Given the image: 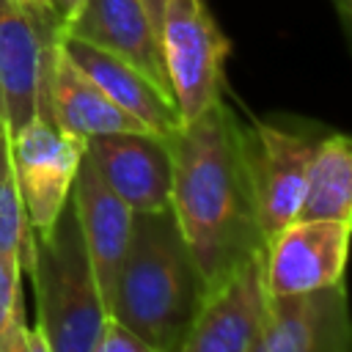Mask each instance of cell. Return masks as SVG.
<instances>
[{
  "instance_id": "6da1fadb",
  "label": "cell",
  "mask_w": 352,
  "mask_h": 352,
  "mask_svg": "<svg viewBox=\"0 0 352 352\" xmlns=\"http://www.w3.org/2000/svg\"><path fill=\"white\" fill-rule=\"evenodd\" d=\"M168 146L170 212L209 292L267 245L248 168L245 124L220 99L170 132Z\"/></svg>"
},
{
  "instance_id": "3957f363",
  "label": "cell",
  "mask_w": 352,
  "mask_h": 352,
  "mask_svg": "<svg viewBox=\"0 0 352 352\" xmlns=\"http://www.w3.org/2000/svg\"><path fill=\"white\" fill-rule=\"evenodd\" d=\"M28 275L36 294V327L52 352H94L110 311L72 201L47 231L33 234Z\"/></svg>"
},
{
  "instance_id": "cb8c5ba5",
  "label": "cell",
  "mask_w": 352,
  "mask_h": 352,
  "mask_svg": "<svg viewBox=\"0 0 352 352\" xmlns=\"http://www.w3.org/2000/svg\"><path fill=\"white\" fill-rule=\"evenodd\" d=\"M0 124H6V121H3V116H0Z\"/></svg>"
},
{
  "instance_id": "603a6c76",
  "label": "cell",
  "mask_w": 352,
  "mask_h": 352,
  "mask_svg": "<svg viewBox=\"0 0 352 352\" xmlns=\"http://www.w3.org/2000/svg\"><path fill=\"white\" fill-rule=\"evenodd\" d=\"M16 3H22V6H25L30 14H36V16H47V19H52L47 0H16ZM52 22H55V19H52Z\"/></svg>"
},
{
  "instance_id": "7402d4cb",
  "label": "cell",
  "mask_w": 352,
  "mask_h": 352,
  "mask_svg": "<svg viewBox=\"0 0 352 352\" xmlns=\"http://www.w3.org/2000/svg\"><path fill=\"white\" fill-rule=\"evenodd\" d=\"M333 3H336V8H338L341 25H344V30H346V36H349V41H352V0H333Z\"/></svg>"
},
{
  "instance_id": "5b68a950",
  "label": "cell",
  "mask_w": 352,
  "mask_h": 352,
  "mask_svg": "<svg viewBox=\"0 0 352 352\" xmlns=\"http://www.w3.org/2000/svg\"><path fill=\"white\" fill-rule=\"evenodd\" d=\"M324 129L297 118H258L245 126L248 168L258 209V226L270 242L283 226L297 220L308 168Z\"/></svg>"
},
{
  "instance_id": "4fadbf2b",
  "label": "cell",
  "mask_w": 352,
  "mask_h": 352,
  "mask_svg": "<svg viewBox=\"0 0 352 352\" xmlns=\"http://www.w3.org/2000/svg\"><path fill=\"white\" fill-rule=\"evenodd\" d=\"M44 116H50L63 132L88 140L110 132H143L146 126L121 110L60 47L58 36L47 60L44 80ZM151 132V129H148Z\"/></svg>"
},
{
  "instance_id": "e0dca14e",
  "label": "cell",
  "mask_w": 352,
  "mask_h": 352,
  "mask_svg": "<svg viewBox=\"0 0 352 352\" xmlns=\"http://www.w3.org/2000/svg\"><path fill=\"white\" fill-rule=\"evenodd\" d=\"M0 253L16 258L25 272L30 270L33 228L28 223L22 195L16 187L11 162V132L6 124H0Z\"/></svg>"
},
{
  "instance_id": "ac0fdd59",
  "label": "cell",
  "mask_w": 352,
  "mask_h": 352,
  "mask_svg": "<svg viewBox=\"0 0 352 352\" xmlns=\"http://www.w3.org/2000/svg\"><path fill=\"white\" fill-rule=\"evenodd\" d=\"M22 264L0 253V352H22L28 336Z\"/></svg>"
},
{
  "instance_id": "277c9868",
  "label": "cell",
  "mask_w": 352,
  "mask_h": 352,
  "mask_svg": "<svg viewBox=\"0 0 352 352\" xmlns=\"http://www.w3.org/2000/svg\"><path fill=\"white\" fill-rule=\"evenodd\" d=\"M157 36L184 124L223 99L231 41L204 0H160Z\"/></svg>"
},
{
  "instance_id": "ba28073f",
  "label": "cell",
  "mask_w": 352,
  "mask_h": 352,
  "mask_svg": "<svg viewBox=\"0 0 352 352\" xmlns=\"http://www.w3.org/2000/svg\"><path fill=\"white\" fill-rule=\"evenodd\" d=\"M264 250L212 286L176 352H250L270 314Z\"/></svg>"
},
{
  "instance_id": "ffe728a7",
  "label": "cell",
  "mask_w": 352,
  "mask_h": 352,
  "mask_svg": "<svg viewBox=\"0 0 352 352\" xmlns=\"http://www.w3.org/2000/svg\"><path fill=\"white\" fill-rule=\"evenodd\" d=\"M47 6H50V14H52V19L58 25V33H60L74 19V14L80 11L82 0H47Z\"/></svg>"
},
{
  "instance_id": "52a82bcc",
  "label": "cell",
  "mask_w": 352,
  "mask_h": 352,
  "mask_svg": "<svg viewBox=\"0 0 352 352\" xmlns=\"http://www.w3.org/2000/svg\"><path fill=\"white\" fill-rule=\"evenodd\" d=\"M352 223L292 220L264 245L270 297H297L344 283Z\"/></svg>"
},
{
  "instance_id": "9c48e42d",
  "label": "cell",
  "mask_w": 352,
  "mask_h": 352,
  "mask_svg": "<svg viewBox=\"0 0 352 352\" xmlns=\"http://www.w3.org/2000/svg\"><path fill=\"white\" fill-rule=\"evenodd\" d=\"M58 25L16 0H0V116L14 135L44 113L47 60Z\"/></svg>"
},
{
  "instance_id": "30bf717a",
  "label": "cell",
  "mask_w": 352,
  "mask_h": 352,
  "mask_svg": "<svg viewBox=\"0 0 352 352\" xmlns=\"http://www.w3.org/2000/svg\"><path fill=\"white\" fill-rule=\"evenodd\" d=\"M85 157L132 212L170 206V146L157 132H110L85 140Z\"/></svg>"
},
{
  "instance_id": "7c38bea8",
  "label": "cell",
  "mask_w": 352,
  "mask_h": 352,
  "mask_svg": "<svg viewBox=\"0 0 352 352\" xmlns=\"http://www.w3.org/2000/svg\"><path fill=\"white\" fill-rule=\"evenodd\" d=\"M60 36L88 41L104 52L129 60L143 74H148L162 91L170 94L160 52L157 22L148 0H82L80 11L60 30Z\"/></svg>"
},
{
  "instance_id": "d6986e66",
  "label": "cell",
  "mask_w": 352,
  "mask_h": 352,
  "mask_svg": "<svg viewBox=\"0 0 352 352\" xmlns=\"http://www.w3.org/2000/svg\"><path fill=\"white\" fill-rule=\"evenodd\" d=\"M94 352H160V349L110 316L107 324H104V333L99 336V341L94 346Z\"/></svg>"
},
{
  "instance_id": "7a4b0ae2",
  "label": "cell",
  "mask_w": 352,
  "mask_h": 352,
  "mask_svg": "<svg viewBox=\"0 0 352 352\" xmlns=\"http://www.w3.org/2000/svg\"><path fill=\"white\" fill-rule=\"evenodd\" d=\"M204 297L206 283L170 206L135 212L110 316L160 352H176Z\"/></svg>"
},
{
  "instance_id": "5bb4252c",
  "label": "cell",
  "mask_w": 352,
  "mask_h": 352,
  "mask_svg": "<svg viewBox=\"0 0 352 352\" xmlns=\"http://www.w3.org/2000/svg\"><path fill=\"white\" fill-rule=\"evenodd\" d=\"M69 201L74 206V214H77V223H80L99 289H102V297H104L107 311H110V300H113L116 278L121 270V258L126 253L135 212L129 209L126 201H121L104 184V179L96 173V168L88 162L85 154L80 160Z\"/></svg>"
},
{
  "instance_id": "8fae6325",
  "label": "cell",
  "mask_w": 352,
  "mask_h": 352,
  "mask_svg": "<svg viewBox=\"0 0 352 352\" xmlns=\"http://www.w3.org/2000/svg\"><path fill=\"white\" fill-rule=\"evenodd\" d=\"M250 352H352V311L344 283L297 297H272Z\"/></svg>"
},
{
  "instance_id": "8992f818",
  "label": "cell",
  "mask_w": 352,
  "mask_h": 352,
  "mask_svg": "<svg viewBox=\"0 0 352 352\" xmlns=\"http://www.w3.org/2000/svg\"><path fill=\"white\" fill-rule=\"evenodd\" d=\"M85 140L38 113L11 135V162L33 234L47 231L69 204Z\"/></svg>"
},
{
  "instance_id": "2e32d148",
  "label": "cell",
  "mask_w": 352,
  "mask_h": 352,
  "mask_svg": "<svg viewBox=\"0 0 352 352\" xmlns=\"http://www.w3.org/2000/svg\"><path fill=\"white\" fill-rule=\"evenodd\" d=\"M297 220L352 223V138L324 132L308 168Z\"/></svg>"
},
{
  "instance_id": "9a60e30c",
  "label": "cell",
  "mask_w": 352,
  "mask_h": 352,
  "mask_svg": "<svg viewBox=\"0 0 352 352\" xmlns=\"http://www.w3.org/2000/svg\"><path fill=\"white\" fill-rule=\"evenodd\" d=\"M58 41L63 47V52L129 116H135L146 129L157 132V135H170L182 126V116L179 107L173 102V96L168 91H162L148 74H143L138 66H132L129 60L104 52L88 41L72 38V36H60Z\"/></svg>"
},
{
  "instance_id": "44dd1931",
  "label": "cell",
  "mask_w": 352,
  "mask_h": 352,
  "mask_svg": "<svg viewBox=\"0 0 352 352\" xmlns=\"http://www.w3.org/2000/svg\"><path fill=\"white\" fill-rule=\"evenodd\" d=\"M22 352H52V346H50V341L44 338V333L33 324V327H28V336H25Z\"/></svg>"
}]
</instances>
